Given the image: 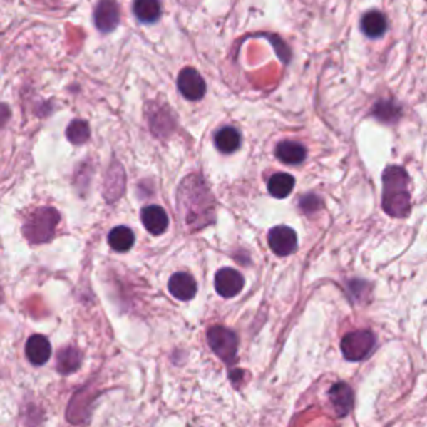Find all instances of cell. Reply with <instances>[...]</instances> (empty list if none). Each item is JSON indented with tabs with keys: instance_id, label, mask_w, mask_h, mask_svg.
Returning a JSON list of instances; mask_svg holds the SVG:
<instances>
[{
	"instance_id": "5",
	"label": "cell",
	"mask_w": 427,
	"mask_h": 427,
	"mask_svg": "<svg viewBox=\"0 0 427 427\" xmlns=\"http://www.w3.org/2000/svg\"><path fill=\"white\" fill-rule=\"evenodd\" d=\"M269 245L279 257L291 255L297 249V234L296 230L287 225H277L269 230Z\"/></svg>"
},
{
	"instance_id": "21",
	"label": "cell",
	"mask_w": 427,
	"mask_h": 427,
	"mask_svg": "<svg viewBox=\"0 0 427 427\" xmlns=\"http://www.w3.org/2000/svg\"><path fill=\"white\" fill-rule=\"evenodd\" d=\"M91 137V130L87 122L83 120H73L67 129V139L72 142V144H83V142L89 140Z\"/></svg>"
},
{
	"instance_id": "16",
	"label": "cell",
	"mask_w": 427,
	"mask_h": 427,
	"mask_svg": "<svg viewBox=\"0 0 427 427\" xmlns=\"http://www.w3.org/2000/svg\"><path fill=\"white\" fill-rule=\"evenodd\" d=\"M294 185H296V180H294L291 174L277 173V174H274L271 179H269L267 189H269V192H271L272 197L286 199L287 195L292 192Z\"/></svg>"
},
{
	"instance_id": "15",
	"label": "cell",
	"mask_w": 427,
	"mask_h": 427,
	"mask_svg": "<svg viewBox=\"0 0 427 427\" xmlns=\"http://www.w3.org/2000/svg\"><path fill=\"white\" fill-rule=\"evenodd\" d=\"M132 9L142 24H154L159 21L162 14L159 0H134Z\"/></svg>"
},
{
	"instance_id": "7",
	"label": "cell",
	"mask_w": 427,
	"mask_h": 427,
	"mask_svg": "<svg viewBox=\"0 0 427 427\" xmlns=\"http://www.w3.org/2000/svg\"><path fill=\"white\" fill-rule=\"evenodd\" d=\"M94 22L96 27L99 29L101 32L107 34L115 31L120 22L119 4H117L115 0H101L96 7Z\"/></svg>"
},
{
	"instance_id": "6",
	"label": "cell",
	"mask_w": 427,
	"mask_h": 427,
	"mask_svg": "<svg viewBox=\"0 0 427 427\" xmlns=\"http://www.w3.org/2000/svg\"><path fill=\"white\" fill-rule=\"evenodd\" d=\"M178 87L187 101H200L205 94V81L195 68H184L179 73Z\"/></svg>"
},
{
	"instance_id": "4",
	"label": "cell",
	"mask_w": 427,
	"mask_h": 427,
	"mask_svg": "<svg viewBox=\"0 0 427 427\" xmlns=\"http://www.w3.org/2000/svg\"><path fill=\"white\" fill-rule=\"evenodd\" d=\"M207 341L214 354H217L224 362H232L237 354V336L225 327L209 329Z\"/></svg>"
},
{
	"instance_id": "13",
	"label": "cell",
	"mask_w": 427,
	"mask_h": 427,
	"mask_svg": "<svg viewBox=\"0 0 427 427\" xmlns=\"http://www.w3.org/2000/svg\"><path fill=\"white\" fill-rule=\"evenodd\" d=\"M361 29L369 38H379L387 31V19L379 11H371L361 19Z\"/></svg>"
},
{
	"instance_id": "10",
	"label": "cell",
	"mask_w": 427,
	"mask_h": 427,
	"mask_svg": "<svg viewBox=\"0 0 427 427\" xmlns=\"http://www.w3.org/2000/svg\"><path fill=\"white\" fill-rule=\"evenodd\" d=\"M140 220L152 235L164 234L167 227H169V215L159 205H147V207L142 209Z\"/></svg>"
},
{
	"instance_id": "2",
	"label": "cell",
	"mask_w": 427,
	"mask_h": 427,
	"mask_svg": "<svg viewBox=\"0 0 427 427\" xmlns=\"http://www.w3.org/2000/svg\"><path fill=\"white\" fill-rule=\"evenodd\" d=\"M61 220V215L56 209L42 207L34 210L24 222V234L34 244L47 242L53 237L56 227Z\"/></svg>"
},
{
	"instance_id": "3",
	"label": "cell",
	"mask_w": 427,
	"mask_h": 427,
	"mask_svg": "<svg viewBox=\"0 0 427 427\" xmlns=\"http://www.w3.org/2000/svg\"><path fill=\"white\" fill-rule=\"evenodd\" d=\"M376 337L371 331H356L342 339L341 349L347 361H362L374 349Z\"/></svg>"
},
{
	"instance_id": "11",
	"label": "cell",
	"mask_w": 427,
	"mask_h": 427,
	"mask_svg": "<svg viewBox=\"0 0 427 427\" xmlns=\"http://www.w3.org/2000/svg\"><path fill=\"white\" fill-rule=\"evenodd\" d=\"M169 292L179 301H190L197 294V282L187 272H178L170 277Z\"/></svg>"
},
{
	"instance_id": "14",
	"label": "cell",
	"mask_w": 427,
	"mask_h": 427,
	"mask_svg": "<svg viewBox=\"0 0 427 427\" xmlns=\"http://www.w3.org/2000/svg\"><path fill=\"white\" fill-rule=\"evenodd\" d=\"M276 155L279 160H282L284 164L289 165H297L304 162L307 155L306 147L302 144H299V142H292V140H286L281 142V144L277 145L276 149Z\"/></svg>"
},
{
	"instance_id": "1",
	"label": "cell",
	"mask_w": 427,
	"mask_h": 427,
	"mask_svg": "<svg viewBox=\"0 0 427 427\" xmlns=\"http://www.w3.org/2000/svg\"><path fill=\"white\" fill-rule=\"evenodd\" d=\"M382 182V207L394 217H406L411 210L409 175L402 167L391 165L384 170Z\"/></svg>"
},
{
	"instance_id": "19",
	"label": "cell",
	"mask_w": 427,
	"mask_h": 427,
	"mask_svg": "<svg viewBox=\"0 0 427 427\" xmlns=\"http://www.w3.org/2000/svg\"><path fill=\"white\" fill-rule=\"evenodd\" d=\"M57 361V369L62 374H71V372L77 371L78 366H81V352L76 347H66V349L58 352Z\"/></svg>"
},
{
	"instance_id": "9",
	"label": "cell",
	"mask_w": 427,
	"mask_h": 427,
	"mask_svg": "<svg viewBox=\"0 0 427 427\" xmlns=\"http://www.w3.org/2000/svg\"><path fill=\"white\" fill-rule=\"evenodd\" d=\"M329 399L334 407L337 417H344L351 412L352 406H354V392L344 382L332 386L331 392H329Z\"/></svg>"
},
{
	"instance_id": "18",
	"label": "cell",
	"mask_w": 427,
	"mask_h": 427,
	"mask_svg": "<svg viewBox=\"0 0 427 427\" xmlns=\"http://www.w3.org/2000/svg\"><path fill=\"white\" fill-rule=\"evenodd\" d=\"M134 232L125 225H117L109 232V244L117 252H127L134 245Z\"/></svg>"
},
{
	"instance_id": "17",
	"label": "cell",
	"mask_w": 427,
	"mask_h": 427,
	"mask_svg": "<svg viewBox=\"0 0 427 427\" xmlns=\"http://www.w3.org/2000/svg\"><path fill=\"white\" fill-rule=\"evenodd\" d=\"M215 147L220 152H224V154H232L240 147V134L237 129H234V127H224V129H220L217 134H215Z\"/></svg>"
},
{
	"instance_id": "22",
	"label": "cell",
	"mask_w": 427,
	"mask_h": 427,
	"mask_svg": "<svg viewBox=\"0 0 427 427\" xmlns=\"http://www.w3.org/2000/svg\"><path fill=\"white\" fill-rule=\"evenodd\" d=\"M9 115H11V112H9L7 106L0 104V125L6 124V120L9 119Z\"/></svg>"
},
{
	"instance_id": "20",
	"label": "cell",
	"mask_w": 427,
	"mask_h": 427,
	"mask_svg": "<svg viewBox=\"0 0 427 427\" xmlns=\"http://www.w3.org/2000/svg\"><path fill=\"white\" fill-rule=\"evenodd\" d=\"M372 114H376L381 122H394L401 114V107L392 101H382L374 107Z\"/></svg>"
},
{
	"instance_id": "8",
	"label": "cell",
	"mask_w": 427,
	"mask_h": 427,
	"mask_svg": "<svg viewBox=\"0 0 427 427\" xmlns=\"http://www.w3.org/2000/svg\"><path fill=\"white\" fill-rule=\"evenodd\" d=\"M244 277L235 269L225 267L215 274V291L222 297H234L242 291Z\"/></svg>"
},
{
	"instance_id": "12",
	"label": "cell",
	"mask_w": 427,
	"mask_h": 427,
	"mask_svg": "<svg viewBox=\"0 0 427 427\" xmlns=\"http://www.w3.org/2000/svg\"><path fill=\"white\" fill-rule=\"evenodd\" d=\"M26 354H27V359L31 361L34 366H43L48 359H51V354H52L51 342L47 341V337L36 334V336H32L27 341Z\"/></svg>"
}]
</instances>
